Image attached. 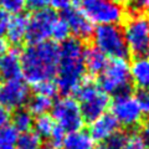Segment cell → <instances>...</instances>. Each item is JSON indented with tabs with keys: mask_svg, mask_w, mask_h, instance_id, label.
<instances>
[{
	"mask_svg": "<svg viewBox=\"0 0 149 149\" xmlns=\"http://www.w3.org/2000/svg\"><path fill=\"white\" fill-rule=\"evenodd\" d=\"M40 149H56V148L51 147V146H47V147H44V148H40Z\"/></svg>",
	"mask_w": 149,
	"mask_h": 149,
	"instance_id": "f35d334b",
	"label": "cell"
},
{
	"mask_svg": "<svg viewBox=\"0 0 149 149\" xmlns=\"http://www.w3.org/2000/svg\"><path fill=\"white\" fill-rule=\"evenodd\" d=\"M124 22L123 35L128 54L134 58L149 55V15L147 13H130Z\"/></svg>",
	"mask_w": 149,
	"mask_h": 149,
	"instance_id": "277c9868",
	"label": "cell"
},
{
	"mask_svg": "<svg viewBox=\"0 0 149 149\" xmlns=\"http://www.w3.org/2000/svg\"><path fill=\"white\" fill-rule=\"evenodd\" d=\"M139 130H138V134L139 137L142 138V141L146 143V146H149V118L147 120L142 122V124L139 125Z\"/></svg>",
	"mask_w": 149,
	"mask_h": 149,
	"instance_id": "836d02e7",
	"label": "cell"
},
{
	"mask_svg": "<svg viewBox=\"0 0 149 149\" xmlns=\"http://www.w3.org/2000/svg\"><path fill=\"white\" fill-rule=\"evenodd\" d=\"M70 29L68 25L66 24V21L63 20L62 17H58L56 20L55 25L52 27V32H51V37L54 39V41H60V42H63L67 39H70Z\"/></svg>",
	"mask_w": 149,
	"mask_h": 149,
	"instance_id": "cb8c5ba5",
	"label": "cell"
},
{
	"mask_svg": "<svg viewBox=\"0 0 149 149\" xmlns=\"http://www.w3.org/2000/svg\"><path fill=\"white\" fill-rule=\"evenodd\" d=\"M80 3V0H51V6L54 8V10H61L65 11L70 8L76 6Z\"/></svg>",
	"mask_w": 149,
	"mask_h": 149,
	"instance_id": "f546056e",
	"label": "cell"
},
{
	"mask_svg": "<svg viewBox=\"0 0 149 149\" xmlns=\"http://www.w3.org/2000/svg\"><path fill=\"white\" fill-rule=\"evenodd\" d=\"M27 22H29V16L25 15V14H17V15H14L11 17L5 34L9 44L19 46L25 40Z\"/></svg>",
	"mask_w": 149,
	"mask_h": 149,
	"instance_id": "9a60e30c",
	"label": "cell"
},
{
	"mask_svg": "<svg viewBox=\"0 0 149 149\" xmlns=\"http://www.w3.org/2000/svg\"><path fill=\"white\" fill-rule=\"evenodd\" d=\"M51 5V0H26V6H29L32 11L47 9Z\"/></svg>",
	"mask_w": 149,
	"mask_h": 149,
	"instance_id": "1f68e13d",
	"label": "cell"
},
{
	"mask_svg": "<svg viewBox=\"0 0 149 149\" xmlns=\"http://www.w3.org/2000/svg\"><path fill=\"white\" fill-rule=\"evenodd\" d=\"M95 47L111 58L128 57V49L123 30L119 25H98L92 35Z\"/></svg>",
	"mask_w": 149,
	"mask_h": 149,
	"instance_id": "52a82bcc",
	"label": "cell"
},
{
	"mask_svg": "<svg viewBox=\"0 0 149 149\" xmlns=\"http://www.w3.org/2000/svg\"><path fill=\"white\" fill-rule=\"evenodd\" d=\"M41 139L35 132H24L20 133L16 139V149H40L41 148Z\"/></svg>",
	"mask_w": 149,
	"mask_h": 149,
	"instance_id": "7402d4cb",
	"label": "cell"
},
{
	"mask_svg": "<svg viewBox=\"0 0 149 149\" xmlns=\"http://www.w3.org/2000/svg\"><path fill=\"white\" fill-rule=\"evenodd\" d=\"M51 117L56 125H58L65 133H72L81 130L85 120H83L81 108L78 102L72 97L65 96L57 100L51 108Z\"/></svg>",
	"mask_w": 149,
	"mask_h": 149,
	"instance_id": "ba28073f",
	"label": "cell"
},
{
	"mask_svg": "<svg viewBox=\"0 0 149 149\" xmlns=\"http://www.w3.org/2000/svg\"><path fill=\"white\" fill-rule=\"evenodd\" d=\"M19 133L13 125H5L0 129V149H16Z\"/></svg>",
	"mask_w": 149,
	"mask_h": 149,
	"instance_id": "603a6c76",
	"label": "cell"
},
{
	"mask_svg": "<svg viewBox=\"0 0 149 149\" xmlns=\"http://www.w3.org/2000/svg\"><path fill=\"white\" fill-rule=\"evenodd\" d=\"M60 47L55 41L31 44L20 52L21 73L26 83L35 86L52 81L58 67Z\"/></svg>",
	"mask_w": 149,
	"mask_h": 149,
	"instance_id": "6da1fadb",
	"label": "cell"
},
{
	"mask_svg": "<svg viewBox=\"0 0 149 149\" xmlns=\"http://www.w3.org/2000/svg\"><path fill=\"white\" fill-rule=\"evenodd\" d=\"M9 120H10V112L0 106V129L8 125Z\"/></svg>",
	"mask_w": 149,
	"mask_h": 149,
	"instance_id": "e575fe53",
	"label": "cell"
},
{
	"mask_svg": "<svg viewBox=\"0 0 149 149\" xmlns=\"http://www.w3.org/2000/svg\"><path fill=\"white\" fill-rule=\"evenodd\" d=\"M122 149H147L146 143L142 141L138 133H132L128 136V139Z\"/></svg>",
	"mask_w": 149,
	"mask_h": 149,
	"instance_id": "f1b7e54d",
	"label": "cell"
},
{
	"mask_svg": "<svg viewBox=\"0 0 149 149\" xmlns=\"http://www.w3.org/2000/svg\"><path fill=\"white\" fill-rule=\"evenodd\" d=\"M52 104H54V102L51 98L35 93V96L31 97L29 102H27V111L31 114H35V116L46 114L52 108Z\"/></svg>",
	"mask_w": 149,
	"mask_h": 149,
	"instance_id": "ffe728a7",
	"label": "cell"
},
{
	"mask_svg": "<svg viewBox=\"0 0 149 149\" xmlns=\"http://www.w3.org/2000/svg\"><path fill=\"white\" fill-rule=\"evenodd\" d=\"M112 116L116 118L118 124L124 128H136L143 122V113L141 111L136 97L132 95L116 96L111 102Z\"/></svg>",
	"mask_w": 149,
	"mask_h": 149,
	"instance_id": "9c48e42d",
	"label": "cell"
},
{
	"mask_svg": "<svg viewBox=\"0 0 149 149\" xmlns=\"http://www.w3.org/2000/svg\"><path fill=\"white\" fill-rule=\"evenodd\" d=\"M81 10L92 24L118 25L128 15L125 8L111 0H80Z\"/></svg>",
	"mask_w": 149,
	"mask_h": 149,
	"instance_id": "8992f818",
	"label": "cell"
},
{
	"mask_svg": "<svg viewBox=\"0 0 149 149\" xmlns=\"http://www.w3.org/2000/svg\"><path fill=\"white\" fill-rule=\"evenodd\" d=\"M30 100L27 83L19 78L0 83V106L5 109H20Z\"/></svg>",
	"mask_w": 149,
	"mask_h": 149,
	"instance_id": "8fae6325",
	"label": "cell"
},
{
	"mask_svg": "<svg viewBox=\"0 0 149 149\" xmlns=\"http://www.w3.org/2000/svg\"><path fill=\"white\" fill-rule=\"evenodd\" d=\"M128 136L129 134H127L125 132L118 130V132H116L111 138L107 139L103 146H106L108 149H122L125 142H127Z\"/></svg>",
	"mask_w": 149,
	"mask_h": 149,
	"instance_id": "4316f807",
	"label": "cell"
},
{
	"mask_svg": "<svg viewBox=\"0 0 149 149\" xmlns=\"http://www.w3.org/2000/svg\"><path fill=\"white\" fill-rule=\"evenodd\" d=\"M130 3L133 13H147L149 10V0H127Z\"/></svg>",
	"mask_w": 149,
	"mask_h": 149,
	"instance_id": "4dcf8cb0",
	"label": "cell"
},
{
	"mask_svg": "<svg viewBox=\"0 0 149 149\" xmlns=\"http://www.w3.org/2000/svg\"><path fill=\"white\" fill-rule=\"evenodd\" d=\"M74 95L80 104L83 120L93 122L101 116L107 113V109L111 106L109 96L106 95L100 86L90 78H85L76 91Z\"/></svg>",
	"mask_w": 149,
	"mask_h": 149,
	"instance_id": "3957f363",
	"label": "cell"
},
{
	"mask_svg": "<svg viewBox=\"0 0 149 149\" xmlns=\"http://www.w3.org/2000/svg\"><path fill=\"white\" fill-rule=\"evenodd\" d=\"M8 52V42L4 39H0V60Z\"/></svg>",
	"mask_w": 149,
	"mask_h": 149,
	"instance_id": "d590c367",
	"label": "cell"
},
{
	"mask_svg": "<svg viewBox=\"0 0 149 149\" xmlns=\"http://www.w3.org/2000/svg\"><path fill=\"white\" fill-rule=\"evenodd\" d=\"M57 19V13L54 9L47 8L32 13L31 16H29L25 37L29 45L49 41L51 37V32H52V27Z\"/></svg>",
	"mask_w": 149,
	"mask_h": 149,
	"instance_id": "30bf717a",
	"label": "cell"
},
{
	"mask_svg": "<svg viewBox=\"0 0 149 149\" xmlns=\"http://www.w3.org/2000/svg\"><path fill=\"white\" fill-rule=\"evenodd\" d=\"M119 130V124L111 113H104L93 120L90 127V136L95 142H106Z\"/></svg>",
	"mask_w": 149,
	"mask_h": 149,
	"instance_id": "4fadbf2b",
	"label": "cell"
},
{
	"mask_svg": "<svg viewBox=\"0 0 149 149\" xmlns=\"http://www.w3.org/2000/svg\"><path fill=\"white\" fill-rule=\"evenodd\" d=\"M32 127L35 129V133L39 136L41 139H50L51 134H52L54 129L56 127V123L54 122V119L51 116L46 114H41L37 116V117L34 119V124Z\"/></svg>",
	"mask_w": 149,
	"mask_h": 149,
	"instance_id": "d6986e66",
	"label": "cell"
},
{
	"mask_svg": "<svg viewBox=\"0 0 149 149\" xmlns=\"http://www.w3.org/2000/svg\"><path fill=\"white\" fill-rule=\"evenodd\" d=\"M58 67L56 72V87L57 91L67 96L74 93L78 86L85 80V63H83V52L85 44L76 39H67L58 46Z\"/></svg>",
	"mask_w": 149,
	"mask_h": 149,
	"instance_id": "7a4b0ae2",
	"label": "cell"
},
{
	"mask_svg": "<svg viewBox=\"0 0 149 149\" xmlns=\"http://www.w3.org/2000/svg\"><path fill=\"white\" fill-rule=\"evenodd\" d=\"M136 100L141 107L143 116L149 117V90H139L137 92Z\"/></svg>",
	"mask_w": 149,
	"mask_h": 149,
	"instance_id": "83f0119b",
	"label": "cell"
},
{
	"mask_svg": "<svg viewBox=\"0 0 149 149\" xmlns=\"http://www.w3.org/2000/svg\"><path fill=\"white\" fill-rule=\"evenodd\" d=\"M98 86L106 95H129L132 91L130 67L127 60L112 58L98 77Z\"/></svg>",
	"mask_w": 149,
	"mask_h": 149,
	"instance_id": "5b68a950",
	"label": "cell"
},
{
	"mask_svg": "<svg viewBox=\"0 0 149 149\" xmlns=\"http://www.w3.org/2000/svg\"><path fill=\"white\" fill-rule=\"evenodd\" d=\"M107 62V56L103 55L101 51L95 47V46H87L85 47V52H83V63H85L86 71L90 74H100L104 70Z\"/></svg>",
	"mask_w": 149,
	"mask_h": 149,
	"instance_id": "e0dca14e",
	"label": "cell"
},
{
	"mask_svg": "<svg viewBox=\"0 0 149 149\" xmlns=\"http://www.w3.org/2000/svg\"><path fill=\"white\" fill-rule=\"evenodd\" d=\"M95 149H108L106 146H100V147H97V148H95Z\"/></svg>",
	"mask_w": 149,
	"mask_h": 149,
	"instance_id": "74e56055",
	"label": "cell"
},
{
	"mask_svg": "<svg viewBox=\"0 0 149 149\" xmlns=\"http://www.w3.org/2000/svg\"><path fill=\"white\" fill-rule=\"evenodd\" d=\"M0 77L5 81L19 80L22 77L20 52L16 49L8 50V52L0 60Z\"/></svg>",
	"mask_w": 149,
	"mask_h": 149,
	"instance_id": "5bb4252c",
	"label": "cell"
},
{
	"mask_svg": "<svg viewBox=\"0 0 149 149\" xmlns=\"http://www.w3.org/2000/svg\"><path fill=\"white\" fill-rule=\"evenodd\" d=\"M26 6V0H0V9L8 14H21Z\"/></svg>",
	"mask_w": 149,
	"mask_h": 149,
	"instance_id": "d4e9b609",
	"label": "cell"
},
{
	"mask_svg": "<svg viewBox=\"0 0 149 149\" xmlns=\"http://www.w3.org/2000/svg\"><path fill=\"white\" fill-rule=\"evenodd\" d=\"M0 80H1V77H0Z\"/></svg>",
	"mask_w": 149,
	"mask_h": 149,
	"instance_id": "ab89813d",
	"label": "cell"
},
{
	"mask_svg": "<svg viewBox=\"0 0 149 149\" xmlns=\"http://www.w3.org/2000/svg\"><path fill=\"white\" fill-rule=\"evenodd\" d=\"M62 146L65 149H95V141L90 136V133L85 130L67 133L63 138Z\"/></svg>",
	"mask_w": 149,
	"mask_h": 149,
	"instance_id": "ac0fdd59",
	"label": "cell"
},
{
	"mask_svg": "<svg viewBox=\"0 0 149 149\" xmlns=\"http://www.w3.org/2000/svg\"><path fill=\"white\" fill-rule=\"evenodd\" d=\"M34 91H35L36 95L49 97L51 100H52L58 92L57 87H56V83L54 81H45V82L37 83V85L34 86Z\"/></svg>",
	"mask_w": 149,
	"mask_h": 149,
	"instance_id": "484cf974",
	"label": "cell"
},
{
	"mask_svg": "<svg viewBox=\"0 0 149 149\" xmlns=\"http://www.w3.org/2000/svg\"><path fill=\"white\" fill-rule=\"evenodd\" d=\"M129 67L132 82L139 90H149V56L134 58Z\"/></svg>",
	"mask_w": 149,
	"mask_h": 149,
	"instance_id": "2e32d148",
	"label": "cell"
},
{
	"mask_svg": "<svg viewBox=\"0 0 149 149\" xmlns=\"http://www.w3.org/2000/svg\"><path fill=\"white\" fill-rule=\"evenodd\" d=\"M11 20L10 14H8L6 11H4L0 9V39H3V36L6 34L9 22Z\"/></svg>",
	"mask_w": 149,
	"mask_h": 149,
	"instance_id": "d6a6232c",
	"label": "cell"
},
{
	"mask_svg": "<svg viewBox=\"0 0 149 149\" xmlns=\"http://www.w3.org/2000/svg\"><path fill=\"white\" fill-rule=\"evenodd\" d=\"M111 1H113L116 4H119V5H123V4L127 3V0H111Z\"/></svg>",
	"mask_w": 149,
	"mask_h": 149,
	"instance_id": "8d00e7d4",
	"label": "cell"
},
{
	"mask_svg": "<svg viewBox=\"0 0 149 149\" xmlns=\"http://www.w3.org/2000/svg\"><path fill=\"white\" fill-rule=\"evenodd\" d=\"M62 19L68 25L70 32H72L76 36V39L86 41L92 37L93 31H95L93 24L86 17L81 9L73 6L62 11Z\"/></svg>",
	"mask_w": 149,
	"mask_h": 149,
	"instance_id": "7c38bea8",
	"label": "cell"
},
{
	"mask_svg": "<svg viewBox=\"0 0 149 149\" xmlns=\"http://www.w3.org/2000/svg\"><path fill=\"white\" fill-rule=\"evenodd\" d=\"M13 127L15 128L17 133H24V132H29L32 128L34 124V117L27 109L20 108L15 112V114L13 116Z\"/></svg>",
	"mask_w": 149,
	"mask_h": 149,
	"instance_id": "44dd1931",
	"label": "cell"
}]
</instances>
